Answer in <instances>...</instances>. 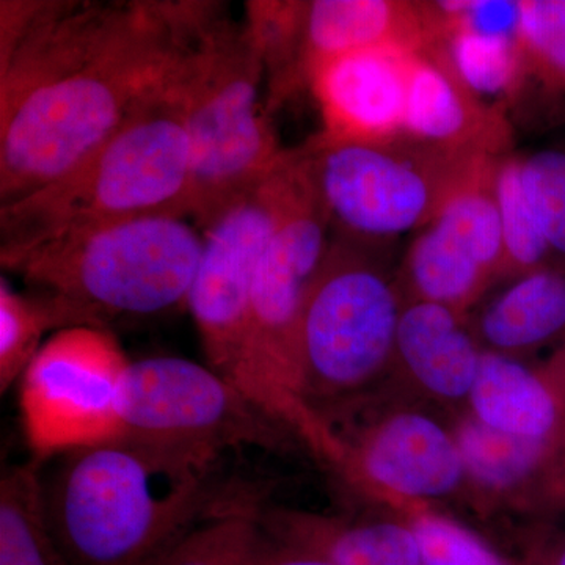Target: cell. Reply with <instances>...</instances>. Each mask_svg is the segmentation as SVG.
<instances>
[{
  "label": "cell",
  "instance_id": "cell-22",
  "mask_svg": "<svg viewBox=\"0 0 565 565\" xmlns=\"http://www.w3.org/2000/svg\"><path fill=\"white\" fill-rule=\"evenodd\" d=\"M500 159H486L456 189L430 223L479 264L493 281L503 278L504 267L503 233L494 191Z\"/></svg>",
  "mask_w": 565,
  "mask_h": 565
},
{
  "label": "cell",
  "instance_id": "cell-13",
  "mask_svg": "<svg viewBox=\"0 0 565 565\" xmlns=\"http://www.w3.org/2000/svg\"><path fill=\"white\" fill-rule=\"evenodd\" d=\"M416 51L382 46L322 63L308 88L321 111L322 141L377 143L404 134L408 70Z\"/></svg>",
  "mask_w": 565,
  "mask_h": 565
},
{
  "label": "cell",
  "instance_id": "cell-2",
  "mask_svg": "<svg viewBox=\"0 0 565 565\" xmlns=\"http://www.w3.org/2000/svg\"><path fill=\"white\" fill-rule=\"evenodd\" d=\"M214 462L115 440L63 456L44 484L68 565H162L206 519Z\"/></svg>",
  "mask_w": 565,
  "mask_h": 565
},
{
  "label": "cell",
  "instance_id": "cell-31",
  "mask_svg": "<svg viewBox=\"0 0 565 565\" xmlns=\"http://www.w3.org/2000/svg\"><path fill=\"white\" fill-rule=\"evenodd\" d=\"M520 512L542 523L565 514V433Z\"/></svg>",
  "mask_w": 565,
  "mask_h": 565
},
{
  "label": "cell",
  "instance_id": "cell-19",
  "mask_svg": "<svg viewBox=\"0 0 565 565\" xmlns=\"http://www.w3.org/2000/svg\"><path fill=\"white\" fill-rule=\"evenodd\" d=\"M263 530L334 565H423L414 534L396 516L352 519L302 509H262Z\"/></svg>",
  "mask_w": 565,
  "mask_h": 565
},
{
  "label": "cell",
  "instance_id": "cell-6",
  "mask_svg": "<svg viewBox=\"0 0 565 565\" xmlns=\"http://www.w3.org/2000/svg\"><path fill=\"white\" fill-rule=\"evenodd\" d=\"M330 232L307 152L294 150L280 218L253 282L250 355L263 414L327 467L343 459V441L305 397L302 321Z\"/></svg>",
  "mask_w": 565,
  "mask_h": 565
},
{
  "label": "cell",
  "instance_id": "cell-9",
  "mask_svg": "<svg viewBox=\"0 0 565 565\" xmlns=\"http://www.w3.org/2000/svg\"><path fill=\"white\" fill-rule=\"evenodd\" d=\"M131 364L107 327H68L46 338L18 382L33 462L118 440Z\"/></svg>",
  "mask_w": 565,
  "mask_h": 565
},
{
  "label": "cell",
  "instance_id": "cell-32",
  "mask_svg": "<svg viewBox=\"0 0 565 565\" xmlns=\"http://www.w3.org/2000/svg\"><path fill=\"white\" fill-rule=\"evenodd\" d=\"M247 565H334L326 557L302 548L278 541L263 530L262 539L253 550Z\"/></svg>",
  "mask_w": 565,
  "mask_h": 565
},
{
  "label": "cell",
  "instance_id": "cell-11",
  "mask_svg": "<svg viewBox=\"0 0 565 565\" xmlns=\"http://www.w3.org/2000/svg\"><path fill=\"white\" fill-rule=\"evenodd\" d=\"M292 150L266 181L223 211L203 232V252L189 292L204 351H228L250 327L253 282L285 200Z\"/></svg>",
  "mask_w": 565,
  "mask_h": 565
},
{
  "label": "cell",
  "instance_id": "cell-16",
  "mask_svg": "<svg viewBox=\"0 0 565 565\" xmlns=\"http://www.w3.org/2000/svg\"><path fill=\"white\" fill-rule=\"evenodd\" d=\"M486 349L467 316L437 303H404L394 343L393 370L426 399L467 405Z\"/></svg>",
  "mask_w": 565,
  "mask_h": 565
},
{
  "label": "cell",
  "instance_id": "cell-28",
  "mask_svg": "<svg viewBox=\"0 0 565 565\" xmlns=\"http://www.w3.org/2000/svg\"><path fill=\"white\" fill-rule=\"evenodd\" d=\"M494 191L503 233V278L516 280L552 264V248L523 184L520 158L508 154L500 159Z\"/></svg>",
  "mask_w": 565,
  "mask_h": 565
},
{
  "label": "cell",
  "instance_id": "cell-26",
  "mask_svg": "<svg viewBox=\"0 0 565 565\" xmlns=\"http://www.w3.org/2000/svg\"><path fill=\"white\" fill-rule=\"evenodd\" d=\"M519 44L525 87L533 85L561 117L565 111V0H522Z\"/></svg>",
  "mask_w": 565,
  "mask_h": 565
},
{
  "label": "cell",
  "instance_id": "cell-8",
  "mask_svg": "<svg viewBox=\"0 0 565 565\" xmlns=\"http://www.w3.org/2000/svg\"><path fill=\"white\" fill-rule=\"evenodd\" d=\"M303 150L330 228L359 245L426 228L456 189L492 159L438 150L405 136L377 143L315 137Z\"/></svg>",
  "mask_w": 565,
  "mask_h": 565
},
{
  "label": "cell",
  "instance_id": "cell-20",
  "mask_svg": "<svg viewBox=\"0 0 565 565\" xmlns=\"http://www.w3.org/2000/svg\"><path fill=\"white\" fill-rule=\"evenodd\" d=\"M476 337L486 351L525 355L565 338V264L516 278L479 315Z\"/></svg>",
  "mask_w": 565,
  "mask_h": 565
},
{
  "label": "cell",
  "instance_id": "cell-3",
  "mask_svg": "<svg viewBox=\"0 0 565 565\" xmlns=\"http://www.w3.org/2000/svg\"><path fill=\"white\" fill-rule=\"evenodd\" d=\"M178 71L68 172L0 204V250L131 218H191V145Z\"/></svg>",
  "mask_w": 565,
  "mask_h": 565
},
{
  "label": "cell",
  "instance_id": "cell-15",
  "mask_svg": "<svg viewBox=\"0 0 565 565\" xmlns=\"http://www.w3.org/2000/svg\"><path fill=\"white\" fill-rule=\"evenodd\" d=\"M433 43L426 2L313 0L305 2L297 51V88L322 63L382 46L422 51Z\"/></svg>",
  "mask_w": 565,
  "mask_h": 565
},
{
  "label": "cell",
  "instance_id": "cell-1",
  "mask_svg": "<svg viewBox=\"0 0 565 565\" xmlns=\"http://www.w3.org/2000/svg\"><path fill=\"white\" fill-rule=\"evenodd\" d=\"M218 2H0V204L68 172L180 68Z\"/></svg>",
  "mask_w": 565,
  "mask_h": 565
},
{
  "label": "cell",
  "instance_id": "cell-29",
  "mask_svg": "<svg viewBox=\"0 0 565 565\" xmlns=\"http://www.w3.org/2000/svg\"><path fill=\"white\" fill-rule=\"evenodd\" d=\"M262 508L228 504L185 535L162 565H247L263 535Z\"/></svg>",
  "mask_w": 565,
  "mask_h": 565
},
{
  "label": "cell",
  "instance_id": "cell-12",
  "mask_svg": "<svg viewBox=\"0 0 565 565\" xmlns=\"http://www.w3.org/2000/svg\"><path fill=\"white\" fill-rule=\"evenodd\" d=\"M341 430L344 459L334 473L352 492L384 505L435 503L463 489V467L451 426L412 407H392Z\"/></svg>",
  "mask_w": 565,
  "mask_h": 565
},
{
  "label": "cell",
  "instance_id": "cell-33",
  "mask_svg": "<svg viewBox=\"0 0 565 565\" xmlns=\"http://www.w3.org/2000/svg\"><path fill=\"white\" fill-rule=\"evenodd\" d=\"M522 565H565V531L539 525L523 541Z\"/></svg>",
  "mask_w": 565,
  "mask_h": 565
},
{
  "label": "cell",
  "instance_id": "cell-24",
  "mask_svg": "<svg viewBox=\"0 0 565 565\" xmlns=\"http://www.w3.org/2000/svg\"><path fill=\"white\" fill-rule=\"evenodd\" d=\"M84 326L62 300L43 292L21 294L0 280V390L18 384L50 330Z\"/></svg>",
  "mask_w": 565,
  "mask_h": 565
},
{
  "label": "cell",
  "instance_id": "cell-7",
  "mask_svg": "<svg viewBox=\"0 0 565 565\" xmlns=\"http://www.w3.org/2000/svg\"><path fill=\"white\" fill-rule=\"evenodd\" d=\"M404 299L364 245L334 237L305 303L303 393L338 424L392 371Z\"/></svg>",
  "mask_w": 565,
  "mask_h": 565
},
{
  "label": "cell",
  "instance_id": "cell-18",
  "mask_svg": "<svg viewBox=\"0 0 565 565\" xmlns=\"http://www.w3.org/2000/svg\"><path fill=\"white\" fill-rule=\"evenodd\" d=\"M463 467V492L481 514L522 511L556 445L503 433L462 412L451 424Z\"/></svg>",
  "mask_w": 565,
  "mask_h": 565
},
{
  "label": "cell",
  "instance_id": "cell-34",
  "mask_svg": "<svg viewBox=\"0 0 565 565\" xmlns=\"http://www.w3.org/2000/svg\"><path fill=\"white\" fill-rule=\"evenodd\" d=\"M520 565H522V564H520Z\"/></svg>",
  "mask_w": 565,
  "mask_h": 565
},
{
  "label": "cell",
  "instance_id": "cell-27",
  "mask_svg": "<svg viewBox=\"0 0 565 565\" xmlns=\"http://www.w3.org/2000/svg\"><path fill=\"white\" fill-rule=\"evenodd\" d=\"M414 534L423 565H520L505 559L482 535L434 503L393 501L384 505Z\"/></svg>",
  "mask_w": 565,
  "mask_h": 565
},
{
  "label": "cell",
  "instance_id": "cell-21",
  "mask_svg": "<svg viewBox=\"0 0 565 565\" xmlns=\"http://www.w3.org/2000/svg\"><path fill=\"white\" fill-rule=\"evenodd\" d=\"M493 282L479 264L433 225L415 237L397 278L404 303H437L462 316H468Z\"/></svg>",
  "mask_w": 565,
  "mask_h": 565
},
{
  "label": "cell",
  "instance_id": "cell-17",
  "mask_svg": "<svg viewBox=\"0 0 565 565\" xmlns=\"http://www.w3.org/2000/svg\"><path fill=\"white\" fill-rule=\"evenodd\" d=\"M467 412L494 429L557 446L565 433V338L534 364L486 351Z\"/></svg>",
  "mask_w": 565,
  "mask_h": 565
},
{
  "label": "cell",
  "instance_id": "cell-10",
  "mask_svg": "<svg viewBox=\"0 0 565 565\" xmlns=\"http://www.w3.org/2000/svg\"><path fill=\"white\" fill-rule=\"evenodd\" d=\"M288 438L207 364L151 356L129 367L118 440L215 463L228 449L285 448Z\"/></svg>",
  "mask_w": 565,
  "mask_h": 565
},
{
  "label": "cell",
  "instance_id": "cell-25",
  "mask_svg": "<svg viewBox=\"0 0 565 565\" xmlns=\"http://www.w3.org/2000/svg\"><path fill=\"white\" fill-rule=\"evenodd\" d=\"M437 44L457 77L479 98H519L525 90V68L519 39L452 31L438 36Z\"/></svg>",
  "mask_w": 565,
  "mask_h": 565
},
{
  "label": "cell",
  "instance_id": "cell-5",
  "mask_svg": "<svg viewBox=\"0 0 565 565\" xmlns=\"http://www.w3.org/2000/svg\"><path fill=\"white\" fill-rule=\"evenodd\" d=\"M212 17L178 71L191 145V218L202 233L266 181L289 150L278 143L259 88L262 51L247 25Z\"/></svg>",
  "mask_w": 565,
  "mask_h": 565
},
{
  "label": "cell",
  "instance_id": "cell-14",
  "mask_svg": "<svg viewBox=\"0 0 565 565\" xmlns=\"http://www.w3.org/2000/svg\"><path fill=\"white\" fill-rule=\"evenodd\" d=\"M403 136L457 154L504 158L512 131L503 106L475 95L430 44L412 55Z\"/></svg>",
  "mask_w": 565,
  "mask_h": 565
},
{
  "label": "cell",
  "instance_id": "cell-30",
  "mask_svg": "<svg viewBox=\"0 0 565 565\" xmlns=\"http://www.w3.org/2000/svg\"><path fill=\"white\" fill-rule=\"evenodd\" d=\"M522 161L523 184L553 256L565 264V151L534 152Z\"/></svg>",
  "mask_w": 565,
  "mask_h": 565
},
{
  "label": "cell",
  "instance_id": "cell-23",
  "mask_svg": "<svg viewBox=\"0 0 565 565\" xmlns=\"http://www.w3.org/2000/svg\"><path fill=\"white\" fill-rule=\"evenodd\" d=\"M0 565H68L47 523L33 460L9 468L0 481Z\"/></svg>",
  "mask_w": 565,
  "mask_h": 565
},
{
  "label": "cell",
  "instance_id": "cell-4",
  "mask_svg": "<svg viewBox=\"0 0 565 565\" xmlns=\"http://www.w3.org/2000/svg\"><path fill=\"white\" fill-rule=\"evenodd\" d=\"M203 233L188 217L152 215L0 250L33 291L68 305L84 326L188 307Z\"/></svg>",
  "mask_w": 565,
  "mask_h": 565
}]
</instances>
